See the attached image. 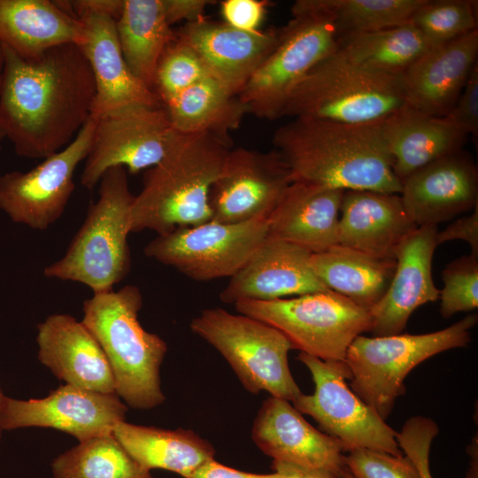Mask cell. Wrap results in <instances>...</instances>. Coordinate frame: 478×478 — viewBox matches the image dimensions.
<instances>
[{"instance_id": "15", "label": "cell", "mask_w": 478, "mask_h": 478, "mask_svg": "<svg viewBox=\"0 0 478 478\" xmlns=\"http://www.w3.org/2000/svg\"><path fill=\"white\" fill-rule=\"evenodd\" d=\"M292 181L277 150L231 149L209 192L211 220L234 224L268 219Z\"/></svg>"}, {"instance_id": "4", "label": "cell", "mask_w": 478, "mask_h": 478, "mask_svg": "<svg viewBox=\"0 0 478 478\" xmlns=\"http://www.w3.org/2000/svg\"><path fill=\"white\" fill-rule=\"evenodd\" d=\"M142 305L140 289L134 285L94 293L83 303L81 322L107 357L115 393L129 406L149 410L166 398L159 373L167 345L141 326Z\"/></svg>"}, {"instance_id": "41", "label": "cell", "mask_w": 478, "mask_h": 478, "mask_svg": "<svg viewBox=\"0 0 478 478\" xmlns=\"http://www.w3.org/2000/svg\"><path fill=\"white\" fill-rule=\"evenodd\" d=\"M443 120L463 134L477 137L478 135V63L453 108Z\"/></svg>"}, {"instance_id": "34", "label": "cell", "mask_w": 478, "mask_h": 478, "mask_svg": "<svg viewBox=\"0 0 478 478\" xmlns=\"http://www.w3.org/2000/svg\"><path fill=\"white\" fill-rule=\"evenodd\" d=\"M425 0H297L291 15L328 16L338 37L397 27L411 21Z\"/></svg>"}, {"instance_id": "50", "label": "cell", "mask_w": 478, "mask_h": 478, "mask_svg": "<svg viewBox=\"0 0 478 478\" xmlns=\"http://www.w3.org/2000/svg\"><path fill=\"white\" fill-rule=\"evenodd\" d=\"M337 478H353L351 473L346 469Z\"/></svg>"}, {"instance_id": "36", "label": "cell", "mask_w": 478, "mask_h": 478, "mask_svg": "<svg viewBox=\"0 0 478 478\" xmlns=\"http://www.w3.org/2000/svg\"><path fill=\"white\" fill-rule=\"evenodd\" d=\"M477 7L474 0H425L410 22L436 45L478 29Z\"/></svg>"}, {"instance_id": "25", "label": "cell", "mask_w": 478, "mask_h": 478, "mask_svg": "<svg viewBox=\"0 0 478 478\" xmlns=\"http://www.w3.org/2000/svg\"><path fill=\"white\" fill-rule=\"evenodd\" d=\"M85 26L86 41L80 46L89 64L96 85L93 117L132 106H160L148 86L128 68L109 14L90 12L78 18Z\"/></svg>"}, {"instance_id": "29", "label": "cell", "mask_w": 478, "mask_h": 478, "mask_svg": "<svg viewBox=\"0 0 478 478\" xmlns=\"http://www.w3.org/2000/svg\"><path fill=\"white\" fill-rule=\"evenodd\" d=\"M310 264L328 289L370 311L387 291L397 261L335 244L312 253Z\"/></svg>"}, {"instance_id": "22", "label": "cell", "mask_w": 478, "mask_h": 478, "mask_svg": "<svg viewBox=\"0 0 478 478\" xmlns=\"http://www.w3.org/2000/svg\"><path fill=\"white\" fill-rule=\"evenodd\" d=\"M478 56V29L436 44L402 74L406 104L444 117L458 101Z\"/></svg>"}, {"instance_id": "2", "label": "cell", "mask_w": 478, "mask_h": 478, "mask_svg": "<svg viewBox=\"0 0 478 478\" xmlns=\"http://www.w3.org/2000/svg\"><path fill=\"white\" fill-rule=\"evenodd\" d=\"M381 123L293 118L276 129L273 143L293 181L399 194L402 182L393 171Z\"/></svg>"}, {"instance_id": "44", "label": "cell", "mask_w": 478, "mask_h": 478, "mask_svg": "<svg viewBox=\"0 0 478 478\" xmlns=\"http://www.w3.org/2000/svg\"><path fill=\"white\" fill-rule=\"evenodd\" d=\"M212 3L214 2L209 0H163L166 17L170 26L182 20L191 23L205 18L204 12Z\"/></svg>"}, {"instance_id": "33", "label": "cell", "mask_w": 478, "mask_h": 478, "mask_svg": "<svg viewBox=\"0 0 478 478\" xmlns=\"http://www.w3.org/2000/svg\"><path fill=\"white\" fill-rule=\"evenodd\" d=\"M432 44L411 22L340 36L335 51L366 69L389 74L403 73Z\"/></svg>"}, {"instance_id": "21", "label": "cell", "mask_w": 478, "mask_h": 478, "mask_svg": "<svg viewBox=\"0 0 478 478\" xmlns=\"http://www.w3.org/2000/svg\"><path fill=\"white\" fill-rule=\"evenodd\" d=\"M437 231L435 225L420 227L400 246L390 284L369 311L374 336L401 334L418 307L439 298L432 277Z\"/></svg>"}, {"instance_id": "38", "label": "cell", "mask_w": 478, "mask_h": 478, "mask_svg": "<svg viewBox=\"0 0 478 478\" xmlns=\"http://www.w3.org/2000/svg\"><path fill=\"white\" fill-rule=\"evenodd\" d=\"M440 313L448 319L478 307V255L470 253L451 261L443 270Z\"/></svg>"}, {"instance_id": "13", "label": "cell", "mask_w": 478, "mask_h": 478, "mask_svg": "<svg viewBox=\"0 0 478 478\" xmlns=\"http://www.w3.org/2000/svg\"><path fill=\"white\" fill-rule=\"evenodd\" d=\"M93 118L92 145L81 175V184L89 190L111 167L123 166L134 174L154 166L176 135L162 105L132 106Z\"/></svg>"}, {"instance_id": "19", "label": "cell", "mask_w": 478, "mask_h": 478, "mask_svg": "<svg viewBox=\"0 0 478 478\" xmlns=\"http://www.w3.org/2000/svg\"><path fill=\"white\" fill-rule=\"evenodd\" d=\"M256 445L274 460L341 474L347 469L344 449L330 436L312 427L289 401L266 399L253 422Z\"/></svg>"}, {"instance_id": "31", "label": "cell", "mask_w": 478, "mask_h": 478, "mask_svg": "<svg viewBox=\"0 0 478 478\" xmlns=\"http://www.w3.org/2000/svg\"><path fill=\"white\" fill-rule=\"evenodd\" d=\"M171 27L163 0H124L116 20L119 43L128 68L151 89L158 61L175 36Z\"/></svg>"}, {"instance_id": "28", "label": "cell", "mask_w": 478, "mask_h": 478, "mask_svg": "<svg viewBox=\"0 0 478 478\" xmlns=\"http://www.w3.org/2000/svg\"><path fill=\"white\" fill-rule=\"evenodd\" d=\"M396 176L403 182L422 167L462 150L466 135L443 118L407 104L381 123Z\"/></svg>"}, {"instance_id": "8", "label": "cell", "mask_w": 478, "mask_h": 478, "mask_svg": "<svg viewBox=\"0 0 478 478\" xmlns=\"http://www.w3.org/2000/svg\"><path fill=\"white\" fill-rule=\"evenodd\" d=\"M189 326L224 357L248 391L289 402L302 394L289 366L293 344L277 328L220 307L201 311Z\"/></svg>"}, {"instance_id": "6", "label": "cell", "mask_w": 478, "mask_h": 478, "mask_svg": "<svg viewBox=\"0 0 478 478\" xmlns=\"http://www.w3.org/2000/svg\"><path fill=\"white\" fill-rule=\"evenodd\" d=\"M405 104L402 74L366 69L334 51L297 83L281 117L364 124L382 121Z\"/></svg>"}, {"instance_id": "35", "label": "cell", "mask_w": 478, "mask_h": 478, "mask_svg": "<svg viewBox=\"0 0 478 478\" xmlns=\"http://www.w3.org/2000/svg\"><path fill=\"white\" fill-rule=\"evenodd\" d=\"M51 470L54 478H152L113 434L79 442L52 461Z\"/></svg>"}, {"instance_id": "18", "label": "cell", "mask_w": 478, "mask_h": 478, "mask_svg": "<svg viewBox=\"0 0 478 478\" xmlns=\"http://www.w3.org/2000/svg\"><path fill=\"white\" fill-rule=\"evenodd\" d=\"M308 250L267 236L220 294L225 304L270 301L329 291L316 276Z\"/></svg>"}, {"instance_id": "7", "label": "cell", "mask_w": 478, "mask_h": 478, "mask_svg": "<svg viewBox=\"0 0 478 478\" xmlns=\"http://www.w3.org/2000/svg\"><path fill=\"white\" fill-rule=\"evenodd\" d=\"M477 320L476 314H470L428 334L357 336L344 358L352 391L386 420L397 398L405 394L407 374L430 357L466 347Z\"/></svg>"}, {"instance_id": "47", "label": "cell", "mask_w": 478, "mask_h": 478, "mask_svg": "<svg viewBox=\"0 0 478 478\" xmlns=\"http://www.w3.org/2000/svg\"><path fill=\"white\" fill-rule=\"evenodd\" d=\"M477 441V440H476ZM475 441V444L473 442V444H471V448L469 450L472 460L470 462V467L467 472L466 478H477L478 476V458H477V443Z\"/></svg>"}, {"instance_id": "51", "label": "cell", "mask_w": 478, "mask_h": 478, "mask_svg": "<svg viewBox=\"0 0 478 478\" xmlns=\"http://www.w3.org/2000/svg\"><path fill=\"white\" fill-rule=\"evenodd\" d=\"M5 138V135L4 134V132L2 131V129L0 128V150L2 148V142L3 140Z\"/></svg>"}, {"instance_id": "12", "label": "cell", "mask_w": 478, "mask_h": 478, "mask_svg": "<svg viewBox=\"0 0 478 478\" xmlns=\"http://www.w3.org/2000/svg\"><path fill=\"white\" fill-rule=\"evenodd\" d=\"M268 236V219L240 223L209 220L158 235L144 254L188 278L208 281L233 276Z\"/></svg>"}, {"instance_id": "23", "label": "cell", "mask_w": 478, "mask_h": 478, "mask_svg": "<svg viewBox=\"0 0 478 478\" xmlns=\"http://www.w3.org/2000/svg\"><path fill=\"white\" fill-rule=\"evenodd\" d=\"M38 359L66 384L115 393V380L103 349L81 321L52 314L37 325Z\"/></svg>"}, {"instance_id": "11", "label": "cell", "mask_w": 478, "mask_h": 478, "mask_svg": "<svg viewBox=\"0 0 478 478\" xmlns=\"http://www.w3.org/2000/svg\"><path fill=\"white\" fill-rule=\"evenodd\" d=\"M337 39L328 16L293 15L281 28L276 47L238 95L248 113L266 120L281 118L291 91L313 66L335 51Z\"/></svg>"}, {"instance_id": "24", "label": "cell", "mask_w": 478, "mask_h": 478, "mask_svg": "<svg viewBox=\"0 0 478 478\" xmlns=\"http://www.w3.org/2000/svg\"><path fill=\"white\" fill-rule=\"evenodd\" d=\"M417 228L399 194L372 190L343 192L337 244L374 257L396 259L400 246Z\"/></svg>"}, {"instance_id": "32", "label": "cell", "mask_w": 478, "mask_h": 478, "mask_svg": "<svg viewBox=\"0 0 478 478\" xmlns=\"http://www.w3.org/2000/svg\"><path fill=\"white\" fill-rule=\"evenodd\" d=\"M174 130L229 138L248 113L237 96L206 77L162 104Z\"/></svg>"}, {"instance_id": "10", "label": "cell", "mask_w": 478, "mask_h": 478, "mask_svg": "<svg viewBox=\"0 0 478 478\" xmlns=\"http://www.w3.org/2000/svg\"><path fill=\"white\" fill-rule=\"evenodd\" d=\"M297 358L309 369L315 386L312 395L302 393L292 402L298 412L312 417L344 451L366 448L404 455L397 432L347 385L351 372L344 361L322 360L304 352Z\"/></svg>"}, {"instance_id": "20", "label": "cell", "mask_w": 478, "mask_h": 478, "mask_svg": "<svg viewBox=\"0 0 478 478\" xmlns=\"http://www.w3.org/2000/svg\"><path fill=\"white\" fill-rule=\"evenodd\" d=\"M399 196L418 227L437 226L478 205L477 167L461 150L411 174Z\"/></svg>"}, {"instance_id": "30", "label": "cell", "mask_w": 478, "mask_h": 478, "mask_svg": "<svg viewBox=\"0 0 478 478\" xmlns=\"http://www.w3.org/2000/svg\"><path fill=\"white\" fill-rule=\"evenodd\" d=\"M112 434L145 469L159 468L189 478L200 466L214 459L212 445L192 430H173L117 423Z\"/></svg>"}, {"instance_id": "1", "label": "cell", "mask_w": 478, "mask_h": 478, "mask_svg": "<svg viewBox=\"0 0 478 478\" xmlns=\"http://www.w3.org/2000/svg\"><path fill=\"white\" fill-rule=\"evenodd\" d=\"M2 47L0 128L19 156L44 159L66 147L90 118L96 96L91 68L76 44L34 59Z\"/></svg>"}, {"instance_id": "26", "label": "cell", "mask_w": 478, "mask_h": 478, "mask_svg": "<svg viewBox=\"0 0 478 478\" xmlns=\"http://www.w3.org/2000/svg\"><path fill=\"white\" fill-rule=\"evenodd\" d=\"M345 190L294 181L268 218V236L312 253L337 244V227Z\"/></svg>"}, {"instance_id": "45", "label": "cell", "mask_w": 478, "mask_h": 478, "mask_svg": "<svg viewBox=\"0 0 478 478\" xmlns=\"http://www.w3.org/2000/svg\"><path fill=\"white\" fill-rule=\"evenodd\" d=\"M189 478H281L277 473L258 474L224 466L213 459L200 466Z\"/></svg>"}, {"instance_id": "14", "label": "cell", "mask_w": 478, "mask_h": 478, "mask_svg": "<svg viewBox=\"0 0 478 478\" xmlns=\"http://www.w3.org/2000/svg\"><path fill=\"white\" fill-rule=\"evenodd\" d=\"M90 116L75 138L29 171L0 175V210L15 223L45 230L63 214L75 189L73 175L92 145Z\"/></svg>"}, {"instance_id": "27", "label": "cell", "mask_w": 478, "mask_h": 478, "mask_svg": "<svg viewBox=\"0 0 478 478\" xmlns=\"http://www.w3.org/2000/svg\"><path fill=\"white\" fill-rule=\"evenodd\" d=\"M85 41L84 24L58 1L0 0V42L25 59Z\"/></svg>"}, {"instance_id": "37", "label": "cell", "mask_w": 478, "mask_h": 478, "mask_svg": "<svg viewBox=\"0 0 478 478\" xmlns=\"http://www.w3.org/2000/svg\"><path fill=\"white\" fill-rule=\"evenodd\" d=\"M206 77L199 57L175 35L158 61L152 90L163 104Z\"/></svg>"}, {"instance_id": "16", "label": "cell", "mask_w": 478, "mask_h": 478, "mask_svg": "<svg viewBox=\"0 0 478 478\" xmlns=\"http://www.w3.org/2000/svg\"><path fill=\"white\" fill-rule=\"evenodd\" d=\"M127 407L116 393H102L70 384L61 385L43 398L5 397L1 413L3 431L51 428L83 442L112 434L125 420Z\"/></svg>"}, {"instance_id": "48", "label": "cell", "mask_w": 478, "mask_h": 478, "mask_svg": "<svg viewBox=\"0 0 478 478\" xmlns=\"http://www.w3.org/2000/svg\"><path fill=\"white\" fill-rule=\"evenodd\" d=\"M3 72H4V51H3L2 44L0 42V89H1V84H2Z\"/></svg>"}, {"instance_id": "39", "label": "cell", "mask_w": 478, "mask_h": 478, "mask_svg": "<svg viewBox=\"0 0 478 478\" xmlns=\"http://www.w3.org/2000/svg\"><path fill=\"white\" fill-rule=\"evenodd\" d=\"M344 463L353 478H420L414 464L405 454L356 448L344 455Z\"/></svg>"}, {"instance_id": "40", "label": "cell", "mask_w": 478, "mask_h": 478, "mask_svg": "<svg viewBox=\"0 0 478 478\" xmlns=\"http://www.w3.org/2000/svg\"><path fill=\"white\" fill-rule=\"evenodd\" d=\"M439 429L428 417L410 418L397 432V440L404 454L411 459L420 478H432L429 469L431 443Z\"/></svg>"}, {"instance_id": "5", "label": "cell", "mask_w": 478, "mask_h": 478, "mask_svg": "<svg viewBox=\"0 0 478 478\" xmlns=\"http://www.w3.org/2000/svg\"><path fill=\"white\" fill-rule=\"evenodd\" d=\"M123 166L106 170L99 181V197L64 256L46 266L43 275L82 283L93 293L113 289L129 273L127 243L134 199Z\"/></svg>"}, {"instance_id": "3", "label": "cell", "mask_w": 478, "mask_h": 478, "mask_svg": "<svg viewBox=\"0 0 478 478\" xmlns=\"http://www.w3.org/2000/svg\"><path fill=\"white\" fill-rule=\"evenodd\" d=\"M230 150L229 138L176 131L165 157L144 173L130 208V233L162 235L211 220L209 192Z\"/></svg>"}, {"instance_id": "46", "label": "cell", "mask_w": 478, "mask_h": 478, "mask_svg": "<svg viewBox=\"0 0 478 478\" xmlns=\"http://www.w3.org/2000/svg\"><path fill=\"white\" fill-rule=\"evenodd\" d=\"M272 467L275 473L280 474L281 478H337L340 475L278 460L273 461Z\"/></svg>"}, {"instance_id": "9", "label": "cell", "mask_w": 478, "mask_h": 478, "mask_svg": "<svg viewBox=\"0 0 478 478\" xmlns=\"http://www.w3.org/2000/svg\"><path fill=\"white\" fill-rule=\"evenodd\" d=\"M234 305L239 313L280 330L294 349L322 360L344 361L354 339L371 328L369 311L332 290Z\"/></svg>"}, {"instance_id": "49", "label": "cell", "mask_w": 478, "mask_h": 478, "mask_svg": "<svg viewBox=\"0 0 478 478\" xmlns=\"http://www.w3.org/2000/svg\"><path fill=\"white\" fill-rule=\"evenodd\" d=\"M5 397L6 396L4 394L3 389H2V387L0 385V420H1V413H2L3 405H4ZM2 433H3V430L1 428V424H0V439L2 437Z\"/></svg>"}, {"instance_id": "43", "label": "cell", "mask_w": 478, "mask_h": 478, "mask_svg": "<svg viewBox=\"0 0 478 478\" xmlns=\"http://www.w3.org/2000/svg\"><path fill=\"white\" fill-rule=\"evenodd\" d=\"M460 240L467 243L471 253L478 255V205L469 215L459 218L442 231H437L436 244Z\"/></svg>"}, {"instance_id": "17", "label": "cell", "mask_w": 478, "mask_h": 478, "mask_svg": "<svg viewBox=\"0 0 478 478\" xmlns=\"http://www.w3.org/2000/svg\"><path fill=\"white\" fill-rule=\"evenodd\" d=\"M175 35L197 53L213 80L238 96L276 47L281 29L243 31L204 18L186 23Z\"/></svg>"}, {"instance_id": "42", "label": "cell", "mask_w": 478, "mask_h": 478, "mask_svg": "<svg viewBox=\"0 0 478 478\" xmlns=\"http://www.w3.org/2000/svg\"><path fill=\"white\" fill-rule=\"evenodd\" d=\"M267 1L263 0H225L220 3L224 22L243 31H257L263 22Z\"/></svg>"}]
</instances>
